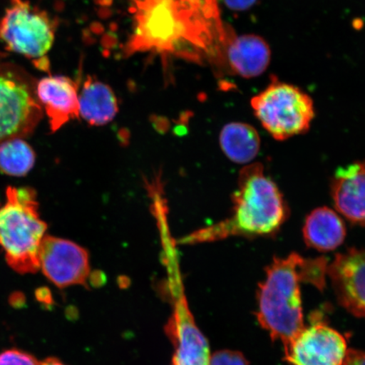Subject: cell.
Wrapping results in <instances>:
<instances>
[{"instance_id": "7c38bea8", "label": "cell", "mask_w": 365, "mask_h": 365, "mask_svg": "<svg viewBox=\"0 0 365 365\" xmlns=\"http://www.w3.org/2000/svg\"><path fill=\"white\" fill-rule=\"evenodd\" d=\"M78 88L76 81L65 76L49 74L36 81V97L47 114L52 133L79 118Z\"/></svg>"}, {"instance_id": "ba28073f", "label": "cell", "mask_w": 365, "mask_h": 365, "mask_svg": "<svg viewBox=\"0 0 365 365\" xmlns=\"http://www.w3.org/2000/svg\"><path fill=\"white\" fill-rule=\"evenodd\" d=\"M346 352L345 337L322 323L304 327L284 344L285 360L294 365H342Z\"/></svg>"}, {"instance_id": "ac0fdd59", "label": "cell", "mask_w": 365, "mask_h": 365, "mask_svg": "<svg viewBox=\"0 0 365 365\" xmlns=\"http://www.w3.org/2000/svg\"><path fill=\"white\" fill-rule=\"evenodd\" d=\"M36 154L24 139H13L0 145V172L13 177L27 175L34 166Z\"/></svg>"}, {"instance_id": "d6986e66", "label": "cell", "mask_w": 365, "mask_h": 365, "mask_svg": "<svg viewBox=\"0 0 365 365\" xmlns=\"http://www.w3.org/2000/svg\"><path fill=\"white\" fill-rule=\"evenodd\" d=\"M38 359L21 351L12 349L0 354V365H40Z\"/></svg>"}, {"instance_id": "9c48e42d", "label": "cell", "mask_w": 365, "mask_h": 365, "mask_svg": "<svg viewBox=\"0 0 365 365\" xmlns=\"http://www.w3.org/2000/svg\"><path fill=\"white\" fill-rule=\"evenodd\" d=\"M40 269L58 287L85 285L90 274L88 251L74 242L45 235L39 251Z\"/></svg>"}, {"instance_id": "277c9868", "label": "cell", "mask_w": 365, "mask_h": 365, "mask_svg": "<svg viewBox=\"0 0 365 365\" xmlns=\"http://www.w3.org/2000/svg\"><path fill=\"white\" fill-rule=\"evenodd\" d=\"M58 22L29 0H10L0 18V57L19 54L40 71H50L48 53L56 39Z\"/></svg>"}, {"instance_id": "2e32d148", "label": "cell", "mask_w": 365, "mask_h": 365, "mask_svg": "<svg viewBox=\"0 0 365 365\" xmlns=\"http://www.w3.org/2000/svg\"><path fill=\"white\" fill-rule=\"evenodd\" d=\"M118 111L113 91L103 81L88 76L79 94V113L93 126H102L112 121Z\"/></svg>"}, {"instance_id": "5b68a950", "label": "cell", "mask_w": 365, "mask_h": 365, "mask_svg": "<svg viewBox=\"0 0 365 365\" xmlns=\"http://www.w3.org/2000/svg\"><path fill=\"white\" fill-rule=\"evenodd\" d=\"M36 80L24 68L0 62V145L26 139L43 117L36 97Z\"/></svg>"}, {"instance_id": "44dd1931", "label": "cell", "mask_w": 365, "mask_h": 365, "mask_svg": "<svg viewBox=\"0 0 365 365\" xmlns=\"http://www.w3.org/2000/svg\"><path fill=\"white\" fill-rule=\"evenodd\" d=\"M342 365H365V352L359 350H348Z\"/></svg>"}, {"instance_id": "9a60e30c", "label": "cell", "mask_w": 365, "mask_h": 365, "mask_svg": "<svg viewBox=\"0 0 365 365\" xmlns=\"http://www.w3.org/2000/svg\"><path fill=\"white\" fill-rule=\"evenodd\" d=\"M346 225L339 213L329 207L314 209L305 219L303 237L305 244L322 252H329L344 243Z\"/></svg>"}, {"instance_id": "30bf717a", "label": "cell", "mask_w": 365, "mask_h": 365, "mask_svg": "<svg viewBox=\"0 0 365 365\" xmlns=\"http://www.w3.org/2000/svg\"><path fill=\"white\" fill-rule=\"evenodd\" d=\"M327 275L339 304L354 317L365 319V250L337 254Z\"/></svg>"}, {"instance_id": "6da1fadb", "label": "cell", "mask_w": 365, "mask_h": 365, "mask_svg": "<svg viewBox=\"0 0 365 365\" xmlns=\"http://www.w3.org/2000/svg\"><path fill=\"white\" fill-rule=\"evenodd\" d=\"M328 259L304 258L291 253L274 258L267 268V277L259 284L257 321L272 340L286 344L304 328L301 284L319 290L326 285Z\"/></svg>"}, {"instance_id": "7a4b0ae2", "label": "cell", "mask_w": 365, "mask_h": 365, "mask_svg": "<svg viewBox=\"0 0 365 365\" xmlns=\"http://www.w3.org/2000/svg\"><path fill=\"white\" fill-rule=\"evenodd\" d=\"M234 208L226 220L194 232L182 243H200L228 238L272 237L281 230L289 215L279 188L264 173L262 163H252L241 170L238 189L232 196Z\"/></svg>"}, {"instance_id": "4fadbf2b", "label": "cell", "mask_w": 365, "mask_h": 365, "mask_svg": "<svg viewBox=\"0 0 365 365\" xmlns=\"http://www.w3.org/2000/svg\"><path fill=\"white\" fill-rule=\"evenodd\" d=\"M331 193L337 212L353 225H365V163L339 168L332 178Z\"/></svg>"}, {"instance_id": "5bb4252c", "label": "cell", "mask_w": 365, "mask_h": 365, "mask_svg": "<svg viewBox=\"0 0 365 365\" xmlns=\"http://www.w3.org/2000/svg\"><path fill=\"white\" fill-rule=\"evenodd\" d=\"M271 58L268 43L262 36L255 34L232 35L225 52L231 71L246 79L262 75L270 65Z\"/></svg>"}, {"instance_id": "8fae6325", "label": "cell", "mask_w": 365, "mask_h": 365, "mask_svg": "<svg viewBox=\"0 0 365 365\" xmlns=\"http://www.w3.org/2000/svg\"><path fill=\"white\" fill-rule=\"evenodd\" d=\"M184 24L217 45H225L231 33L221 18L218 0H155Z\"/></svg>"}, {"instance_id": "e0dca14e", "label": "cell", "mask_w": 365, "mask_h": 365, "mask_svg": "<svg viewBox=\"0 0 365 365\" xmlns=\"http://www.w3.org/2000/svg\"><path fill=\"white\" fill-rule=\"evenodd\" d=\"M219 141L227 158L238 164L252 162L261 149L258 131L246 123L232 122L226 125L222 128Z\"/></svg>"}, {"instance_id": "52a82bcc", "label": "cell", "mask_w": 365, "mask_h": 365, "mask_svg": "<svg viewBox=\"0 0 365 365\" xmlns=\"http://www.w3.org/2000/svg\"><path fill=\"white\" fill-rule=\"evenodd\" d=\"M170 290L173 312L166 332L175 349L173 365H210L208 342L195 325L177 277L170 282Z\"/></svg>"}, {"instance_id": "8992f818", "label": "cell", "mask_w": 365, "mask_h": 365, "mask_svg": "<svg viewBox=\"0 0 365 365\" xmlns=\"http://www.w3.org/2000/svg\"><path fill=\"white\" fill-rule=\"evenodd\" d=\"M250 104L264 129L277 140L307 133L314 118V102L309 94L278 81L255 96Z\"/></svg>"}, {"instance_id": "603a6c76", "label": "cell", "mask_w": 365, "mask_h": 365, "mask_svg": "<svg viewBox=\"0 0 365 365\" xmlns=\"http://www.w3.org/2000/svg\"><path fill=\"white\" fill-rule=\"evenodd\" d=\"M40 365H65L61 361H58L56 359H47L43 362L41 363Z\"/></svg>"}, {"instance_id": "3957f363", "label": "cell", "mask_w": 365, "mask_h": 365, "mask_svg": "<svg viewBox=\"0 0 365 365\" xmlns=\"http://www.w3.org/2000/svg\"><path fill=\"white\" fill-rule=\"evenodd\" d=\"M47 228L40 218L36 190L9 186L6 202L0 207V246L14 271L26 274L39 270L40 245Z\"/></svg>"}, {"instance_id": "ffe728a7", "label": "cell", "mask_w": 365, "mask_h": 365, "mask_svg": "<svg viewBox=\"0 0 365 365\" xmlns=\"http://www.w3.org/2000/svg\"><path fill=\"white\" fill-rule=\"evenodd\" d=\"M210 365H250L244 355L234 351H220L210 359Z\"/></svg>"}, {"instance_id": "7402d4cb", "label": "cell", "mask_w": 365, "mask_h": 365, "mask_svg": "<svg viewBox=\"0 0 365 365\" xmlns=\"http://www.w3.org/2000/svg\"><path fill=\"white\" fill-rule=\"evenodd\" d=\"M257 0H225L228 9L235 11H245L255 6Z\"/></svg>"}]
</instances>
